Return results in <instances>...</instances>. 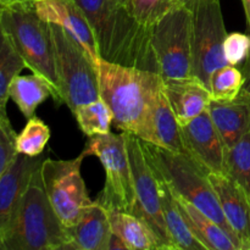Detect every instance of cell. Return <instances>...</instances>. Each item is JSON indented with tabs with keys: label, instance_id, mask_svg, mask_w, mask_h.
I'll return each instance as SVG.
<instances>
[{
	"label": "cell",
	"instance_id": "28",
	"mask_svg": "<svg viewBox=\"0 0 250 250\" xmlns=\"http://www.w3.org/2000/svg\"><path fill=\"white\" fill-rule=\"evenodd\" d=\"M50 139V128L39 117L28 119L24 128L16 136V149L19 154L37 158L41 156Z\"/></svg>",
	"mask_w": 250,
	"mask_h": 250
},
{
	"label": "cell",
	"instance_id": "21",
	"mask_svg": "<svg viewBox=\"0 0 250 250\" xmlns=\"http://www.w3.org/2000/svg\"><path fill=\"white\" fill-rule=\"evenodd\" d=\"M175 194V193H173ZM178 205L181 208L185 221L194 234L195 238L204 246L207 250H239L233 239L227 234L221 226L208 217L204 212L190 204L183 198L177 197Z\"/></svg>",
	"mask_w": 250,
	"mask_h": 250
},
{
	"label": "cell",
	"instance_id": "19",
	"mask_svg": "<svg viewBox=\"0 0 250 250\" xmlns=\"http://www.w3.org/2000/svg\"><path fill=\"white\" fill-rule=\"evenodd\" d=\"M143 141L159 148L186 155L182 127L168 104L163 87L156 94L151 105L148 128Z\"/></svg>",
	"mask_w": 250,
	"mask_h": 250
},
{
	"label": "cell",
	"instance_id": "2",
	"mask_svg": "<svg viewBox=\"0 0 250 250\" xmlns=\"http://www.w3.org/2000/svg\"><path fill=\"white\" fill-rule=\"evenodd\" d=\"M97 70L100 98L111 109L115 126L143 139L151 105L163 87L160 73L103 59L98 60Z\"/></svg>",
	"mask_w": 250,
	"mask_h": 250
},
{
	"label": "cell",
	"instance_id": "13",
	"mask_svg": "<svg viewBox=\"0 0 250 250\" xmlns=\"http://www.w3.org/2000/svg\"><path fill=\"white\" fill-rule=\"evenodd\" d=\"M33 5L41 19L48 23L60 26L73 41L82 46L97 65L99 55L94 33L87 16L75 0H37Z\"/></svg>",
	"mask_w": 250,
	"mask_h": 250
},
{
	"label": "cell",
	"instance_id": "6",
	"mask_svg": "<svg viewBox=\"0 0 250 250\" xmlns=\"http://www.w3.org/2000/svg\"><path fill=\"white\" fill-rule=\"evenodd\" d=\"M61 103L71 111L99 99L97 65L60 26L50 23Z\"/></svg>",
	"mask_w": 250,
	"mask_h": 250
},
{
	"label": "cell",
	"instance_id": "25",
	"mask_svg": "<svg viewBox=\"0 0 250 250\" xmlns=\"http://www.w3.org/2000/svg\"><path fill=\"white\" fill-rule=\"evenodd\" d=\"M72 114L77 120L81 131L88 137L110 133V127L114 124L111 109L102 98L80 105Z\"/></svg>",
	"mask_w": 250,
	"mask_h": 250
},
{
	"label": "cell",
	"instance_id": "3",
	"mask_svg": "<svg viewBox=\"0 0 250 250\" xmlns=\"http://www.w3.org/2000/svg\"><path fill=\"white\" fill-rule=\"evenodd\" d=\"M41 165L24 187L4 250H67L66 227L49 202Z\"/></svg>",
	"mask_w": 250,
	"mask_h": 250
},
{
	"label": "cell",
	"instance_id": "5",
	"mask_svg": "<svg viewBox=\"0 0 250 250\" xmlns=\"http://www.w3.org/2000/svg\"><path fill=\"white\" fill-rule=\"evenodd\" d=\"M146 146L151 161L159 168L172 192L177 197L189 202L221 226L233 239L238 249L242 250L236 233L229 225L220 207L216 193L208 178V172L185 154L173 153L146 142Z\"/></svg>",
	"mask_w": 250,
	"mask_h": 250
},
{
	"label": "cell",
	"instance_id": "14",
	"mask_svg": "<svg viewBox=\"0 0 250 250\" xmlns=\"http://www.w3.org/2000/svg\"><path fill=\"white\" fill-rule=\"evenodd\" d=\"M42 160L43 159L39 156L31 158L17 154L9 170L0 178V250H4L5 241L14 222L24 187Z\"/></svg>",
	"mask_w": 250,
	"mask_h": 250
},
{
	"label": "cell",
	"instance_id": "11",
	"mask_svg": "<svg viewBox=\"0 0 250 250\" xmlns=\"http://www.w3.org/2000/svg\"><path fill=\"white\" fill-rule=\"evenodd\" d=\"M125 134L136 192V204L132 214L143 219L153 229L163 243L164 250H172L161 207L160 181L146 142L132 133L125 132Z\"/></svg>",
	"mask_w": 250,
	"mask_h": 250
},
{
	"label": "cell",
	"instance_id": "16",
	"mask_svg": "<svg viewBox=\"0 0 250 250\" xmlns=\"http://www.w3.org/2000/svg\"><path fill=\"white\" fill-rule=\"evenodd\" d=\"M163 88L181 126L207 111L212 99L209 88L194 76L163 78Z\"/></svg>",
	"mask_w": 250,
	"mask_h": 250
},
{
	"label": "cell",
	"instance_id": "8",
	"mask_svg": "<svg viewBox=\"0 0 250 250\" xmlns=\"http://www.w3.org/2000/svg\"><path fill=\"white\" fill-rule=\"evenodd\" d=\"M151 46L163 78L190 77L192 56V11L175 6L151 27Z\"/></svg>",
	"mask_w": 250,
	"mask_h": 250
},
{
	"label": "cell",
	"instance_id": "18",
	"mask_svg": "<svg viewBox=\"0 0 250 250\" xmlns=\"http://www.w3.org/2000/svg\"><path fill=\"white\" fill-rule=\"evenodd\" d=\"M111 233L109 214L95 200L77 224L66 227L67 250H107Z\"/></svg>",
	"mask_w": 250,
	"mask_h": 250
},
{
	"label": "cell",
	"instance_id": "27",
	"mask_svg": "<svg viewBox=\"0 0 250 250\" xmlns=\"http://www.w3.org/2000/svg\"><path fill=\"white\" fill-rule=\"evenodd\" d=\"M246 85V76L237 66L225 65L210 76L209 90L212 99L229 102L238 97Z\"/></svg>",
	"mask_w": 250,
	"mask_h": 250
},
{
	"label": "cell",
	"instance_id": "7",
	"mask_svg": "<svg viewBox=\"0 0 250 250\" xmlns=\"http://www.w3.org/2000/svg\"><path fill=\"white\" fill-rule=\"evenodd\" d=\"M83 151L97 156L105 171V185L97 202L106 211H133L136 192L125 132L90 137Z\"/></svg>",
	"mask_w": 250,
	"mask_h": 250
},
{
	"label": "cell",
	"instance_id": "20",
	"mask_svg": "<svg viewBox=\"0 0 250 250\" xmlns=\"http://www.w3.org/2000/svg\"><path fill=\"white\" fill-rule=\"evenodd\" d=\"M155 168L159 176V181H160L161 207H163L164 219H165L166 227H167L172 250H207L192 233L187 222L185 221V217H183L181 208L172 189L166 182L164 176L161 175L159 168L156 166Z\"/></svg>",
	"mask_w": 250,
	"mask_h": 250
},
{
	"label": "cell",
	"instance_id": "39",
	"mask_svg": "<svg viewBox=\"0 0 250 250\" xmlns=\"http://www.w3.org/2000/svg\"><path fill=\"white\" fill-rule=\"evenodd\" d=\"M1 5H2V4H0V6H1Z\"/></svg>",
	"mask_w": 250,
	"mask_h": 250
},
{
	"label": "cell",
	"instance_id": "32",
	"mask_svg": "<svg viewBox=\"0 0 250 250\" xmlns=\"http://www.w3.org/2000/svg\"><path fill=\"white\" fill-rule=\"evenodd\" d=\"M107 250H129V248L117 234H115L112 232L109 244H107Z\"/></svg>",
	"mask_w": 250,
	"mask_h": 250
},
{
	"label": "cell",
	"instance_id": "29",
	"mask_svg": "<svg viewBox=\"0 0 250 250\" xmlns=\"http://www.w3.org/2000/svg\"><path fill=\"white\" fill-rule=\"evenodd\" d=\"M175 6H177L175 0H131L126 7L141 23L153 27Z\"/></svg>",
	"mask_w": 250,
	"mask_h": 250
},
{
	"label": "cell",
	"instance_id": "10",
	"mask_svg": "<svg viewBox=\"0 0 250 250\" xmlns=\"http://www.w3.org/2000/svg\"><path fill=\"white\" fill-rule=\"evenodd\" d=\"M192 76L209 88L215 70L229 65L224 55L227 36L220 0H198L192 7Z\"/></svg>",
	"mask_w": 250,
	"mask_h": 250
},
{
	"label": "cell",
	"instance_id": "1",
	"mask_svg": "<svg viewBox=\"0 0 250 250\" xmlns=\"http://www.w3.org/2000/svg\"><path fill=\"white\" fill-rule=\"evenodd\" d=\"M94 33L99 59L159 73L151 27L141 23L117 0H75Z\"/></svg>",
	"mask_w": 250,
	"mask_h": 250
},
{
	"label": "cell",
	"instance_id": "9",
	"mask_svg": "<svg viewBox=\"0 0 250 250\" xmlns=\"http://www.w3.org/2000/svg\"><path fill=\"white\" fill-rule=\"evenodd\" d=\"M85 156L82 151L77 158L70 160L45 159L42 161L41 172L46 195L65 227L77 224L93 203L81 173Z\"/></svg>",
	"mask_w": 250,
	"mask_h": 250
},
{
	"label": "cell",
	"instance_id": "38",
	"mask_svg": "<svg viewBox=\"0 0 250 250\" xmlns=\"http://www.w3.org/2000/svg\"><path fill=\"white\" fill-rule=\"evenodd\" d=\"M0 4L10 5V4H11V0H0Z\"/></svg>",
	"mask_w": 250,
	"mask_h": 250
},
{
	"label": "cell",
	"instance_id": "15",
	"mask_svg": "<svg viewBox=\"0 0 250 250\" xmlns=\"http://www.w3.org/2000/svg\"><path fill=\"white\" fill-rule=\"evenodd\" d=\"M227 222L242 250H250V198L234 181L222 173H208Z\"/></svg>",
	"mask_w": 250,
	"mask_h": 250
},
{
	"label": "cell",
	"instance_id": "12",
	"mask_svg": "<svg viewBox=\"0 0 250 250\" xmlns=\"http://www.w3.org/2000/svg\"><path fill=\"white\" fill-rule=\"evenodd\" d=\"M181 127L186 155L205 172L225 175L227 149L208 110Z\"/></svg>",
	"mask_w": 250,
	"mask_h": 250
},
{
	"label": "cell",
	"instance_id": "37",
	"mask_svg": "<svg viewBox=\"0 0 250 250\" xmlns=\"http://www.w3.org/2000/svg\"><path fill=\"white\" fill-rule=\"evenodd\" d=\"M117 1H119L120 4H122V5H125V6H127V5H128L129 2H131V0H117Z\"/></svg>",
	"mask_w": 250,
	"mask_h": 250
},
{
	"label": "cell",
	"instance_id": "22",
	"mask_svg": "<svg viewBox=\"0 0 250 250\" xmlns=\"http://www.w3.org/2000/svg\"><path fill=\"white\" fill-rule=\"evenodd\" d=\"M111 229L129 250H164L163 243L150 226L132 212L107 211Z\"/></svg>",
	"mask_w": 250,
	"mask_h": 250
},
{
	"label": "cell",
	"instance_id": "33",
	"mask_svg": "<svg viewBox=\"0 0 250 250\" xmlns=\"http://www.w3.org/2000/svg\"><path fill=\"white\" fill-rule=\"evenodd\" d=\"M242 4H243L244 14H246V20H247V26L250 32V0H242Z\"/></svg>",
	"mask_w": 250,
	"mask_h": 250
},
{
	"label": "cell",
	"instance_id": "36",
	"mask_svg": "<svg viewBox=\"0 0 250 250\" xmlns=\"http://www.w3.org/2000/svg\"><path fill=\"white\" fill-rule=\"evenodd\" d=\"M34 1H37V0H11V4H15V2H17V4H33Z\"/></svg>",
	"mask_w": 250,
	"mask_h": 250
},
{
	"label": "cell",
	"instance_id": "34",
	"mask_svg": "<svg viewBox=\"0 0 250 250\" xmlns=\"http://www.w3.org/2000/svg\"><path fill=\"white\" fill-rule=\"evenodd\" d=\"M175 1L177 6H186L188 9H190L198 0H175Z\"/></svg>",
	"mask_w": 250,
	"mask_h": 250
},
{
	"label": "cell",
	"instance_id": "23",
	"mask_svg": "<svg viewBox=\"0 0 250 250\" xmlns=\"http://www.w3.org/2000/svg\"><path fill=\"white\" fill-rule=\"evenodd\" d=\"M9 97L27 120L34 116L37 107L53 97V88L42 76H15L9 85Z\"/></svg>",
	"mask_w": 250,
	"mask_h": 250
},
{
	"label": "cell",
	"instance_id": "35",
	"mask_svg": "<svg viewBox=\"0 0 250 250\" xmlns=\"http://www.w3.org/2000/svg\"><path fill=\"white\" fill-rule=\"evenodd\" d=\"M244 88H247V89L250 90V59H249L248 72H247V76H246V85H244Z\"/></svg>",
	"mask_w": 250,
	"mask_h": 250
},
{
	"label": "cell",
	"instance_id": "4",
	"mask_svg": "<svg viewBox=\"0 0 250 250\" xmlns=\"http://www.w3.org/2000/svg\"><path fill=\"white\" fill-rule=\"evenodd\" d=\"M0 24L26 67L45 78L53 99L61 103L50 23L39 17L33 4L15 2L0 6Z\"/></svg>",
	"mask_w": 250,
	"mask_h": 250
},
{
	"label": "cell",
	"instance_id": "26",
	"mask_svg": "<svg viewBox=\"0 0 250 250\" xmlns=\"http://www.w3.org/2000/svg\"><path fill=\"white\" fill-rule=\"evenodd\" d=\"M225 175L234 181L250 198V131L226 150Z\"/></svg>",
	"mask_w": 250,
	"mask_h": 250
},
{
	"label": "cell",
	"instance_id": "30",
	"mask_svg": "<svg viewBox=\"0 0 250 250\" xmlns=\"http://www.w3.org/2000/svg\"><path fill=\"white\" fill-rule=\"evenodd\" d=\"M224 55L227 63L239 66L250 59V36L241 32L227 33L224 42Z\"/></svg>",
	"mask_w": 250,
	"mask_h": 250
},
{
	"label": "cell",
	"instance_id": "31",
	"mask_svg": "<svg viewBox=\"0 0 250 250\" xmlns=\"http://www.w3.org/2000/svg\"><path fill=\"white\" fill-rule=\"evenodd\" d=\"M16 132L10 120L0 119V178L5 175L17 156Z\"/></svg>",
	"mask_w": 250,
	"mask_h": 250
},
{
	"label": "cell",
	"instance_id": "24",
	"mask_svg": "<svg viewBox=\"0 0 250 250\" xmlns=\"http://www.w3.org/2000/svg\"><path fill=\"white\" fill-rule=\"evenodd\" d=\"M26 68V63L12 45L0 24V119L9 120L6 104L9 100V85L15 76Z\"/></svg>",
	"mask_w": 250,
	"mask_h": 250
},
{
	"label": "cell",
	"instance_id": "17",
	"mask_svg": "<svg viewBox=\"0 0 250 250\" xmlns=\"http://www.w3.org/2000/svg\"><path fill=\"white\" fill-rule=\"evenodd\" d=\"M208 112L226 149L231 148L250 131V90L243 88L236 99L229 102L211 99Z\"/></svg>",
	"mask_w": 250,
	"mask_h": 250
}]
</instances>
